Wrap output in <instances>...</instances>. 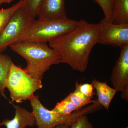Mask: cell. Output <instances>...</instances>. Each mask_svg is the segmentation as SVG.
<instances>
[{"label": "cell", "instance_id": "6da1fadb", "mask_svg": "<svg viewBox=\"0 0 128 128\" xmlns=\"http://www.w3.org/2000/svg\"><path fill=\"white\" fill-rule=\"evenodd\" d=\"M101 29L100 22L90 23L81 20L74 29L50 41L49 45L60 56V63L84 72L87 69L92 50L98 43Z\"/></svg>", "mask_w": 128, "mask_h": 128}, {"label": "cell", "instance_id": "7a4b0ae2", "mask_svg": "<svg viewBox=\"0 0 128 128\" xmlns=\"http://www.w3.org/2000/svg\"><path fill=\"white\" fill-rule=\"evenodd\" d=\"M9 47L25 59L27 64L24 70L37 80H42L44 74L50 66L60 63V56L46 43L18 42Z\"/></svg>", "mask_w": 128, "mask_h": 128}, {"label": "cell", "instance_id": "3957f363", "mask_svg": "<svg viewBox=\"0 0 128 128\" xmlns=\"http://www.w3.org/2000/svg\"><path fill=\"white\" fill-rule=\"evenodd\" d=\"M78 22L68 18L56 19L34 20L22 35L18 42L46 43L73 30Z\"/></svg>", "mask_w": 128, "mask_h": 128}, {"label": "cell", "instance_id": "277c9868", "mask_svg": "<svg viewBox=\"0 0 128 128\" xmlns=\"http://www.w3.org/2000/svg\"><path fill=\"white\" fill-rule=\"evenodd\" d=\"M36 120L38 128H54L58 125L68 124L71 126L79 118L85 114H90L99 111L102 108L97 99L92 104L82 108L68 115H60L44 107L37 96L29 99Z\"/></svg>", "mask_w": 128, "mask_h": 128}, {"label": "cell", "instance_id": "5b68a950", "mask_svg": "<svg viewBox=\"0 0 128 128\" xmlns=\"http://www.w3.org/2000/svg\"><path fill=\"white\" fill-rule=\"evenodd\" d=\"M5 86L10 92L12 102L17 103L29 100L36 91L43 86L42 80L32 77L14 63L11 66Z\"/></svg>", "mask_w": 128, "mask_h": 128}, {"label": "cell", "instance_id": "8992f818", "mask_svg": "<svg viewBox=\"0 0 128 128\" xmlns=\"http://www.w3.org/2000/svg\"><path fill=\"white\" fill-rule=\"evenodd\" d=\"M34 20L22 8L16 10L11 16L0 35V52L2 53L10 45L17 42Z\"/></svg>", "mask_w": 128, "mask_h": 128}, {"label": "cell", "instance_id": "52a82bcc", "mask_svg": "<svg viewBox=\"0 0 128 128\" xmlns=\"http://www.w3.org/2000/svg\"><path fill=\"white\" fill-rule=\"evenodd\" d=\"M98 43L121 48L128 44V24H114L104 18Z\"/></svg>", "mask_w": 128, "mask_h": 128}, {"label": "cell", "instance_id": "ba28073f", "mask_svg": "<svg viewBox=\"0 0 128 128\" xmlns=\"http://www.w3.org/2000/svg\"><path fill=\"white\" fill-rule=\"evenodd\" d=\"M120 54L112 70L110 80L117 92L128 89V44L120 48Z\"/></svg>", "mask_w": 128, "mask_h": 128}, {"label": "cell", "instance_id": "9c48e42d", "mask_svg": "<svg viewBox=\"0 0 128 128\" xmlns=\"http://www.w3.org/2000/svg\"><path fill=\"white\" fill-rule=\"evenodd\" d=\"M37 16L38 19L48 20L67 18L64 0H43Z\"/></svg>", "mask_w": 128, "mask_h": 128}, {"label": "cell", "instance_id": "30bf717a", "mask_svg": "<svg viewBox=\"0 0 128 128\" xmlns=\"http://www.w3.org/2000/svg\"><path fill=\"white\" fill-rule=\"evenodd\" d=\"M10 102L15 109V116L12 119H6L0 122V127L4 126L6 128H25L34 126L36 120L32 112L10 101Z\"/></svg>", "mask_w": 128, "mask_h": 128}, {"label": "cell", "instance_id": "8fae6325", "mask_svg": "<svg viewBox=\"0 0 128 128\" xmlns=\"http://www.w3.org/2000/svg\"><path fill=\"white\" fill-rule=\"evenodd\" d=\"M92 83L96 92L98 101L102 107L108 110L111 102L117 91L110 87L106 82H102L94 79Z\"/></svg>", "mask_w": 128, "mask_h": 128}, {"label": "cell", "instance_id": "7c38bea8", "mask_svg": "<svg viewBox=\"0 0 128 128\" xmlns=\"http://www.w3.org/2000/svg\"><path fill=\"white\" fill-rule=\"evenodd\" d=\"M112 23L128 24V0H114Z\"/></svg>", "mask_w": 128, "mask_h": 128}, {"label": "cell", "instance_id": "4fadbf2b", "mask_svg": "<svg viewBox=\"0 0 128 128\" xmlns=\"http://www.w3.org/2000/svg\"><path fill=\"white\" fill-rule=\"evenodd\" d=\"M13 62L9 56L0 52V95L7 99L5 94L6 80Z\"/></svg>", "mask_w": 128, "mask_h": 128}, {"label": "cell", "instance_id": "5bb4252c", "mask_svg": "<svg viewBox=\"0 0 128 128\" xmlns=\"http://www.w3.org/2000/svg\"><path fill=\"white\" fill-rule=\"evenodd\" d=\"M24 3L25 0H20L9 8L0 10V35L12 14L18 9L22 7Z\"/></svg>", "mask_w": 128, "mask_h": 128}, {"label": "cell", "instance_id": "9a60e30c", "mask_svg": "<svg viewBox=\"0 0 128 128\" xmlns=\"http://www.w3.org/2000/svg\"><path fill=\"white\" fill-rule=\"evenodd\" d=\"M80 109L66 97L60 102H57L51 111L58 115H68Z\"/></svg>", "mask_w": 128, "mask_h": 128}, {"label": "cell", "instance_id": "2e32d148", "mask_svg": "<svg viewBox=\"0 0 128 128\" xmlns=\"http://www.w3.org/2000/svg\"><path fill=\"white\" fill-rule=\"evenodd\" d=\"M66 97L74 105L80 109L86 105L93 103L95 101L92 100V98L84 96L76 88L74 92L70 93Z\"/></svg>", "mask_w": 128, "mask_h": 128}, {"label": "cell", "instance_id": "e0dca14e", "mask_svg": "<svg viewBox=\"0 0 128 128\" xmlns=\"http://www.w3.org/2000/svg\"><path fill=\"white\" fill-rule=\"evenodd\" d=\"M43 0H25L22 9L32 18L35 19L38 16L40 7Z\"/></svg>", "mask_w": 128, "mask_h": 128}, {"label": "cell", "instance_id": "ac0fdd59", "mask_svg": "<svg viewBox=\"0 0 128 128\" xmlns=\"http://www.w3.org/2000/svg\"><path fill=\"white\" fill-rule=\"evenodd\" d=\"M100 6L104 13V18L112 22L113 13L114 0H94Z\"/></svg>", "mask_w": 128, "mask_h": 128}, {"label": "cell", "instance_id": "d6986e66", "mask_svg": "<svg viewBox=\"0 0 128 128\" xmlns=\"http://www.w3.org/2000/svg\"><path fill=\"white\" fill-rule=\"evenodd\" d=\"M75 87L78 88L81 93L88 97L93 98V96L95 95L94 88L92 83L82 84L79 83L78 82H76Z\"/></svg>", "mask_w": 128, "mask_h": 128}, {"label": "cell", "instance_id": "ffe728a7", "mask_svg": "<svg viewBox=\"0 0 128 128\" xmlns=\"http://www.w3.org/2000/svg\"><path fill=\"white\" fill-rule=\"evenodd\" d=\"M69 128H93V126L89 122L86 114H85L80 117Z\"/></svg>", "mask_w": 128, "mask_h": 128}, {"label": "cell", "instance_id": "44dd1931", "mask_svg": "<svg viewBox=\"0 0 128 128\" xmlns=\"http://www.w3.org/2000/svg\"><path fill=\"white\" fill-rule=\"evenodd\" d=\"M70 125L68 124H62L58 125L54 128H69Z\"/></svg>", "mask_w": 128, "mask_h": 128}, {"label": "cell", "instance_id": "7402d4cb", "mask_svg": "<svg viewBox=\"0 0 128 128\" xmlns=\"http://www.w3.org/2000/svg\"><path fill=\"white\" fill-rule=\"evenodd\" d=\"M7 2V0H0V5L3 3H6Z\"/></svg>", "mask_w": 128, "mask_h": 128}]
</instances>
